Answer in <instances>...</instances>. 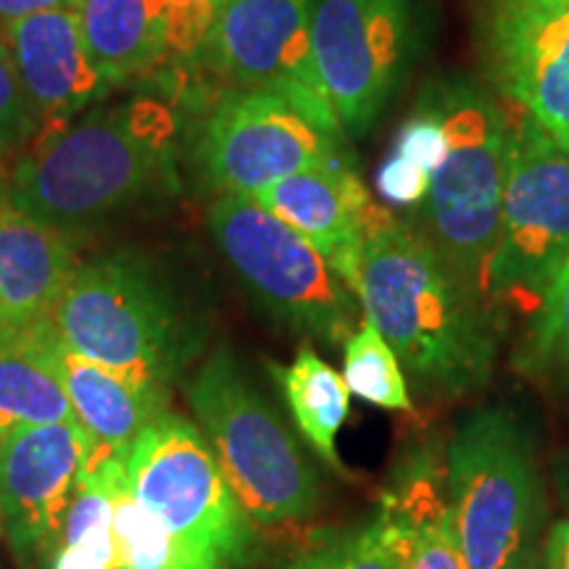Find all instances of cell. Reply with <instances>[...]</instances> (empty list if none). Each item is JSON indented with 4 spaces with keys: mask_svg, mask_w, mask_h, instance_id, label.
<instances>
[{
    "mask_svg": "<svg viewBox=\"0 0 569 569\" xmlns=\"http://www.w3.org/2000/svg\"><path fill=\"white\" fill-rule=\"evenodd\" d=\"M356 296L419 390L457 398L490 382L498 343L488 306L425 232L393 217L377 227Z\"/></svg>",
    "mask_w": 569,
    "mask_h": 569,
    "instance_id": "cell-1",
    "label": "cell"
},
{
    "mask_svg": "<svg viewBox=\"0 0 569 569\" xmlns=\"http://www.w3.org/2000/svg\"><path fill=\"white\" fill-rule=\"evenodd\" d=\"M174 117L167 103L132 101L80 124L42 132L13 167L6 201L56 227H77L172 193Z\"/></svg>",
    "mask_w": 569,
    "mask_h": 569,
    "instance_id": "cell-2",
    "label": "cell"
},
{
    "mask_svg": "<svg viewBox=\"0 0 569 569\" xmlns=\"http://www.w3.org/2000/svg\"><path fill=\"white\" fill-rule=\"evenodd\" d=\"M48 322L69 351L161 388H172L201 348L167 282L127 253L77 267Z\"/></svg>",
    "mask_w": 569,
    "mask_h": 569,
    "instance_id": "cell-3",
    "label": "cell"
},
{
    "mask_svg": "<svg viewBox=\"0 0 569 569\" xmlns=\"http://www.w3.org/2000/svg\"><path fill=\"white\" fill-rule=\"evenodd\" d=\"M446 496L469 569H515L538 549L546 486L528 422L507 407L472 411L446 448Z\"/></svg>",
    "mask_w": 569,
    "mask_h": 569,
    "instance_id": "cell-4",
    "label": "cell"
},
{
    "mask_svg": "<svg viewBox=\"0 0 569 569\" xmlns=\"http://www.w3.org/2000/svg\"><path fill=\"white\" fill-rule=\"evenodd\" d=\"M184 396L224 480L253 522L282 525L315 515L317 472L227 348L198 367Z\"/></svg>",
    "mask_w": 569,
    "mask_h": 569,
    "instance_id": "cell-5",
    "label": "cell"
},
{
    "mask_svg": "<svg viewBox=\"0 0 569 569\" xmlns=\"http://www.w3.org/2000/svg\"><path fill=\"white\" fill-rule=\"evenodd\" d=\"M446 127L448 148L422 203L427 238L461 280L482 298L501 227L509 122L472 82L438 84L427 101Z\"/></svg>",
    "mask_w": 569,
    "mask_h": 569,
    "instance_id": "cell-6",
    "label": "cell"
},
{
    "mask_svg": "<svg viewBox=\"0 0 569 569\" xmlns=\"http://www.w3.org/2000/svg\"><path fill=\"white\" fill-rule=\"evenodd\" d=\"M209 230L256 301L298 336L343 346L365 319L359 298L322 253L251 196H219Z\"/></svg>",
    "mask_w": 569,
    "mask_h": 569,
    "instance_id": "cell-7",
    "label": "cell"
},
{
    "mask_svg": "<svg viewBox=\"0 0 569 569\" xmlns=\"http://www.w3.org/2000/svg\"><path fill=\"white\" fill-rule=\"evenodd\" d=\"M127 486L209 569L251 559L253 519L234 498L201 427L167 409L127 451Z\"/></svg>",
    "mask_w": 569,
    "mask_h": 569,
    "instance_id": "cell-8",
    "label": "cell"
},
{
    "mask_svg": "<svg viewBox=\"0 0 569 569\" xmlns=\"http://www.w3.org/2000/svg\"><path fill=\"white\" fill-rule=\"evenodd\" d=\"M569 256V153L522 113L509 124L501 227L482 301L536 317Z\"/></svg>",
    "mask_w": 569,
    "mask_h": 569,
    "instance_id": "cell-9",
    "label": "cell"
},
{
    "mask_svg": "<svg viewBox=\"0 0 569 569\" xmlns=\"http://www.w3.org/2000/svg\"><path fill=\"white\" fill-rule=\"evenodd\" d=\"M232 90L284 98L332 138L340 124L311 51V0H224L193 59Z\"/></svg>",
    "mask_w": 569,
    "mask_h": 569,
    "instance_id": "cell-10",
    "label": "cell"
},
{
    "mask_svg": "<svg viewBox=\"0 0 569 569\" xmlns=\"http://www.w3.org/2000/svg\"><path fill=\"white\" fill-rule=\"evenodd\" d=\"M415 0H311V51L340 130L365 134L407 74Z\"/></svg>",
    "mask_w": 569,
    "mask_h": 569,
    "instance_id": "cell-11",
    "label": "cell"
},
{
    "mask_svg": "<svg viewBox=\"0 0 569 569\" xmlns=\"http://www.w3.org/2000/svg\"><path fill=\"white\" fill-rule=\"evenodd\" d=\"M198 159L217 190L256 196L269 184L343 159L338 138L267 90H230L213 106Z\"/></svg>",
    "mask_w": 569,
    "mask_h": 569,
    "instance_id": "cell-12",
    "label": "cell"
},
{
    "mask_svg": "<svg viewBox=\"0 0 569 569\" xmlns=\"http://www.w3.org/2000/svg\"><path fill=\"white\" fill-rule=\"evenodd\" d=\"M90 453L77 419L21 427L0 440V528L27 569L59 553Z\"/></svg>",
    "mask_w": 569,
    "mask_h": 569,
    "instance_id": "cell-13",
    "label": "cell"
},
{
    "mask_svg": "<svg viewBox=\"0 0 569 569\" xmlns=\"http://www.w3.org/2000/svg\"><path fill=\"white\" fill-rule=\"evenodd\" d=\"M482 40L503 96L569 153L567 0H490Z\"/></svg>",
    "mask_w": 569,
    "mask_h": 569,
    "instance_id": "cell-14",
    "label": "cell"
},
{
    "mask_svg": "<svg viewBox=\"0 0 569 569\" xmlns=\"http://www.w3.org/2000/svg\"><path fill=\"white\" fill-rule=\"evenodd\" d=\"M251 198L309 240L356 293L369 234L390 213L372 201L343 159L284 177Z\"/></svg>",
    "mask_w": 569,
    "mask_h": 569,
    "instance_id": "cell-15",
    "label": "cell"
},
{
    "mask_svg": "<svg viewBox=\"0 0 569 569\" xmlns=\"http://www.w3.org/2000/svg\"><path fill=\"white\" fill-rule=\"evenodd\" d=\"M3 32L21 88L46 122H63L109 90L84 48L77 9L32 13Z\"/></svg>",
    "mask_w": 569,
    "mask_h": 569,
    "instance_id": "cell-16",
    "label": "cell"
},
{
    "mask_svg": "<svg viewBox=\"0 0 569 569\" xmlns=\"http://www.w3.org/2000/svg\"><path fill=\"white\" fill-rule=\"evenodd\" d=\"M77 267L67 230L0 201V332L51 317Z\"/></svg>",
    "mask_w": 569,
    "mask_h": 569,
    "instance_id": "cell-17",
    "label": "cell"
},
{
    "mask_svg": "<svg viewBox=\"0 0 569 569\" xmlns=\"http://www.w3.org/2000/svg\"><path fill=\"white\" fill-rule=\"evenodd\" d=\"M56 365L67 388L74 419L88 432L92 453L88 465L127 457L134 440L172 401V388L138 382L117 369L69 351L56 336Z\"/></svg>",
    "mask_w": 569,
    "mask_h": 569,
    "instance_id": "cell-18",
    "label": "cell"
},
{
    "mask_svg": "<svg viewBox=\"0 0 569 569\" xmlns=\"http://www.w3.org/2000/svg\"><path fill=\"white\" fill-rule=\"evenodd\" d=\"M67 388L56 365V330L48 319L0 332V440L21 427L71 422Z\"/></svg>",
    "mask_w": 569,
    "mask_h": 569,
    "instance_id": "cell-19",
    "label": "cell"
},
{
    "mask_svg": "<svg viewBox=\"0 0 569 569\" xmlns=\"http://www.w3.org/2000/svg\"><path fill=\"white\" fill-rule=\"evenodd\" d=\"M169 0H80L77 19L106 84L146 74L167 59Z\"/></svg>",
    "mask_w": 569,
    "mask_h": 569,
    "instance_id": "cell-20",
    "label": "cell"
},
{
    "mask_svg": "<svg viewBox=\"0 0 569 569\" xmlns=\"http://www.w3.org/2000/svg\"><path fill=\"white\" fill-rule=\"evenodd\" d=\"M382 503L403 530L401 569H469L448 509L446 469L438 475L430 461L415 465Z\"/></svg>",
    "mask_w": 569,
    "mask_h": 569,
    "instance_id": "cell-21",
    "label": "cell"
},
{
    "mask_svg": "<svg viewBox=\"0 0 569 569\" xmlns=\"http://www.w3.org/2000/svg\"><path fill=\"white\" fill-rule=\"evenodd\" d=\"M269 372L280 386L306 443L315 448L327 467L343 472L336 443L340 427L348 419V403H351V390L343 375H338L309 346L298 348L296 359L288 367L269 365Z\"/></svg>",
    "mask_w": 569,
    "mask_h": 569,
    "instance_id": "cell-22",
    "label": "cell"
},
{
    "mask_svg": "<svg viewBox=\"0 0 569 569\" xmlns=\"http://www.w3.org/2000/svg\"><path fill=\"white\" fill-rule=\"evenodd\" d=\"M111 532L117 553L113 569H209L132 496L127 475L113 490Z\"/></svg>",
    "mask_w": 569,
    "mask_h": 569,
    "instance_id": "cell-23",
    "label": "cell"
},
{
    "mask_svg": "<svg viewBox=\"0 0 569 569\" xmlns=\"http://www.w3.org/2000/svg\"><path fill=\"white\" fill-rule=\"evenodd\" d=\"M343 380L351 393L372 407L390 411H409V380L393 348L375 330L372 322L361 319L353 336L343 343Z\"/></svg>",
    "mask_w": 569,
    "mask_h": 569,
    "instance_id": "cell-24",
    "label": "cell"
},
{
    "mask_svg": "<svg viewBox=\"0 0 569 569\" xmlns=\"http://www.w3.org/2000/svg\"><path fill=\"white\" fill-rule=\"evenodd\" d=\"M403 561V530L390 515L386 503L372 519L359 528L340 532L327 543L317 546L301 559L296 569H401Z\"/></svg>",
    "mask_w": 569,
    "mask_h": 569,
    "instance_id": "cell-25",
    "label": "cell"
},
{
    "mask_svg": "<svg viewBox=\"0 0 569 569\" xmlns=\"http://www.w3.org/2000/svg\"><path fill=\"white\" fill-rule=\"evenodd\" d=\"M525 359L528 367L553 372L569 382V256L532 317Z\"/></svg>",
    "mask_w": 569,
    "mask_h": 569,
    "instance_id": "cell-26",
    "label": "cell"
},
{
    "mask_svg": "<svg viewBox=\"0 0 569 569\" xmlns=\"http://www.w3.org/2000/svg\"><path fill=\"white\" fill-rule=\"evenodd\" d=\"M38 124L40 117L21 88L11 48L6 42L3 27H0V159L24 146L38 132Z\"/></svg>",
    "mask_w": 569,
    "mask_h": 569,
    "instance_id": "cell-27",
    "label": "cell"
},
{
    "mask_svg": "<svg viewBox=\"0 0 569 569\" xmlns=\"http://www.w3.org/2000/svg\"><path fill=\"white\" fill-rule=\"evenodd\" d=\"M113 532L98 530L71 546H61L51 569H113Z\"/></svg>",
    "mask_w": 569,
    "mask_h": 569,
    "instance_id": "cell-28",
    "label": "cell"
},
{
    "mask_svg": "<svg viewBox=\"0 0 569 569\" xmlns=\"http://www.w3.org/2000/svg\"><path fill=\"white\" fill-rule=\"evenodd\" d=\"M80 0H0V27L11 24V21L32 17L40 11L53 9H77Z\"/></svg>",
    "mask_w": 569,
    "mask_h": 569,
    "instance_id": "cell-29",
    "label": "cell"
},
{
    "mask_svg": "<svg viewBox=\"0 0 569 569\" xmlns=\"http://www.w3.org/2000/svg\"><path fill=\"white\" fill-rule=\"evenodd\" d=\"M543 551L551 569H569V519H559L549 530Z\"/></svg>",
    "mask_w": 569,
    "mask_h": 569,
    "instance_id": "cell-30",
    "label": "cell"
},
{
    "mask_svg": "<svg viewBox=\"0 0 569 569\" xmlns=\"http://www.w3.org/2000/svg\"><path fill=\"white\" fill-rule=\"evenodd\" d=\"M553 482H557L561 501H565V507L569 511V457H561L557 465H553Z\"/></svg>",
    "mask_w": 569,
    "mask_h": 569,
    "instance_id": "cell-31",
    "label": "cell"
},
{
    "mask_svg": "<svg viewBox=\"0 0 569 569\" xmlns=\"http://www.w3.org/2000/svg\"><path fill=\"white\" fill-rule=\"evenodd\" d=\"M515 569H551V567H549V559H546L543 546H538L536 551H530L528 557L519 561V565H517Z\"/></svg>",
    "mask_w": 569,
    "mask_h": 569,
    "instance_id": "cell-32",
    "label": "cell"
},
{
    "mask_svg": "<svg viewBox=\"0 0 569 569\" xmlns=\"http://www.w3.org/2000/svg\"><path fill=\"white\" fill-rule=\"evenodd\" d=\"M193 3H206V6H217V9H219V6H222V3H224V0H193Z\"/></svg>",
    "mask_w": 569,
    "mask_h": 569,
    "instance_id": "cell-33",
    "label": "cell"
},
{
    "mask_svg": "<svg viewBox=\"0 0 569 569\" xmlns=\"http://www.w3.org/2000/svg\"><path fill=\"white\" fill-rule=\"evenodd\" d=\"M284 569H296V567H293V565H290V567H284Z\"/></svg>",
    "mask_w": 569,
    "mask_h": 569,
    "instance_id": "cell-34",
    "label": "cell"
},
{
    "mask_svg": "<svg viewBox=\"0 0 569 569\" xmlns=\"http://www.w3.org/2000/svg\"><path fill=\"white\" fill-rule=\"evenodd\" d=\"M0 532H3V528H0Z\"/></svg>",
    "mask_w": 569,
    "mask_h": 569,
    "instance_id": "cell-35",
    "label": "cell"
},
{
    "mask_svg": "<svg viewBox=\"0 0 569 569\" xmlns=\"http://www.w3.org/2000/svg\"><path fill=\"white\" fill-rule=\"evenodd\" d=\"M567 3H569V0H567Z\"/></svg>",
    "mask_w": 569,
    "mask_h": 569,
    "instance_id": "cell-36",
    "label": "cell"
}]
</instances>
